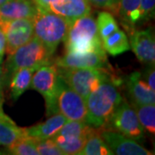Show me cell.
<instances>
[{"mask_svg": "<svg viewBox=\"0 0 155 155\" xmlns=\"http://www.w3.org/2000/svg\"><path fill=\"white\" fill-rule=\"evenodd\" d=\"M122 100L119 90L111 79L102 83L85 100V122L94 128L104 127Z\"/></svg>", "mask_w": 155, "mask_h": 155, "instance_id": "cell-1", "label": "cell"}, {"mask_svg": "<svg viewBox=\"0 0 155 155\" xmlns=\"http://www.w3.org/2000/svg\"><path fill=\"white\" fill-rule=\"evenodd\" d=\"M53 54L52 51L34 36L27 43L9 55L6 61L5 71L3 74L4 84L9 83L12 74L18 69L34 68L36 70L42 66L51 65Z\"/></svg>", "mask_w": 155, "mask_h": 155, "instance_id": "cell-2", "label": "cell"}, {"mask_svg": "<svg viewBox=\"0 0 155 155\" xmlns=\"http://www.w3.org/2000/svg\"><path fill=\"white\" fill-rule=\"evenodd\" d=\"M63 41L66 52L106 53L98 34L97 22L91 14L78 18L71 23Z\"/></svg>", "mask_w": 155, "mask_h": 155, "instance_id": "cell-3", "label": "cell"}, {"mask_svg": "<svg viewBox=\"0 0 155 155\" xmlns=\"http://www.w3.org/2000/svg\"><path fill=\"white\" fill-rule=\"evenodd\" d=\"M33 25L34 36L53 53L65 40L69 28V23L64 17L41 9H37Z\"/></svg>", "mask_w": 155, "mask_h": 155, "instance_id": "cell-4", "label": "cell"}, {"mask_svg": "<svg viewBox=\"0 0 155 155\" xmlns=\"http://www.w3.org/2000/svg\"><path fill=\"white\" fill-rule=\"evenodd\" d=\"M57 70L65 83L84 100H86L101 84L110 79L108 72L104 69L98 68L63 69L57 67Z\"/></svg>", "mask_w": 155, "mask_h": 155, "instance_id": "cell-5", "label": "cell"}, {"mask_svg": "<svg viewBox=\"0 0 155 155\" xmlns=\"http://www.w3.org/2000/svg\"><path fill=\"white\" fill-rule=\"evenodd\" d=\"M61 78L55 66H42L33 74L30 87L44 97L47 106V115L52 116L57 111V96Z\"/></svg>", "mask_w": 155, "mask_h": 155, "instance_id": "cell-6", "label": "cell"}, {"mask_svg": "<svg viewBox=\"0 0 155 155\" xmlns=\"http://www.w3.org/2000/svg\"><path fill=\"white\" fill-rule=\"evenodd\" d=\"M107 125L135 141L144 140V128L139 121L134 109L126 101L122 100Z\"/></svg>", "mask_w": 155, "mask_h": 155, "instance_id": "cell-7", "label": "cell"}, {"mask_svg": "<svg viewBox=\"0 0 155 155\" xmlns=\"http://www.w3.org/2000/svg\"><path fill=\"white\" fill-rule=\"evenodd\" d=\"M57 111L69 121L85 122V100L61 78L57 96Z\"/></svg>", "mask_w": 155, "mask_h": 155, "instance_id": "cell-8", "label": "cell"}, {"mask_svg": "<svg viewBox=\"0 0 155 155\" xmlns=\"http://www.w3.org/2000/svg\"><path fill=\"white\" fill-rule=\"evenodd\" d=\"M5 35V52L10 55L34 37L33 19L22 18L0 26Z\"/></svg>", "mask_w": 155, "mask_h": 155, "instance_id": "cell-9", "label": "cell"}, {"mask_svg": "<svg viewBox=\"0 0 155 155\" xmlns=\"http://www.w3.org/2000/svg\"><path fill=\"white\" fill-rule=\"evenodd\" d=\"M56 67L63 69L98 68L104 69L107 65L106 53L89 52H66V54L55 61Z\"/></svg>", "mask_w": 155, "mask_h": 155, "instance_id": "cell-10", "label": "cell"}, {"mask_svg": "<svg viewBox=\"0 0 155 155\" xmlns=\"http://www.w3.org/2000/svg\"><path fill=\"white\" fill-rule=\"evenodd\" d=\"M101 136L104 140L114 154L117 155H152L153 153L143 147L132 139L127 138L114 130H104Z\"/></svg>", "mask_w": 155, "mask_h": 155, "instance_id": "cell-11", "label": "cell"}, {"mask_svg": "<svg viewBox=\"0 0 155 155\" xmlns=\"http://www.w3.org/2000/svg\"><path fill=\"white\" fill-rule=\"evenodd\" d=\"M130 48L140 62L154 65L155 40L151 28L134 30L129 35Z\"/></svg>", "mask_w": 155, "mask_h": 155, "instance_id": "cell-12", "label": "cell"}, {"mask_svg": "<svg viewBox=\"0 0 155 155\" xmlns=\"http://www.w3.org/2000/svg\"><path fill=\"white\" fill-rule=\"evenodd\" d=\"M48 11L64 17L70 25L78 18L90 15L91 5L88 0H56Z\"/></svg>", "mask_w": 155, "mask_h": 155, "instance_id": "cell-13", "label": "cell"}, {"mask_svg": "<svg viewBox=\"0 0 155 155\" xmlns=\"http://www.w3.org/2000/svg\"><path fill=\"white\" fill-rule=\"evenodd\" d=\"M36 12L32 0H8L0 5V26L17 19H33Z\"/></svg>", "mask_w": 155, "mask_h": 155, "instance_id": "cell-14", "label": "cell"}, {"mask_svg": "<svg viewBox=\"0 0 155 155\" xmlns=\"http://www.w3.org/2000/svg\"><path fill=\"white\" fill-rule=\"evenodd\" d=\"M127 93L133 104H155V91L140 77V72H132L126 80Z\"/></svg>", "mask_w": 155, "mask_h": 155, "instance_id": "cell-15", "label": "cell"}, {"mask_svg": "<svg viewBox=\"0 0 155 155\" xmlns=\"http://www.w3.org/2000/svg\"><path fill=\"white\" fill-rule=\"evenodd\" d=\"M67 118L61 113H55L41 124L23 128L25 136L35 140L52 138L59 132L62 126L67 122Z\"/></svg>", "mask_w": 155, "mask_h": 155, "instance_id": "cell-16", "label": "cell"}, {"mask_svg": "<svg viewBox=\"0 0 155 155\" xmlns=\"http://www.w3.org/2000/svg\"><path fill=\"white\" fill-rule=\"evenodd\" d=\"M35 72L34 68H21L12 74L9 81L12 99L17 100L30 87Z\"/></svg>", "mask_w": 155, "mask_h": 155, "instance_id": "cell-17", "label": "cell"}, {"mask_svg": "<svg viewBox=\"0 0 155 155\" xmlns=\"http://www.w3.org/2000/svg\"><path fill=\"white\" fill-rule=\"evenodd\" d=\"M24 137L23 128L17 127L9 116L0 117V147H8Z\"/></svg>", "mask_w": 155, "mask_h": 155, "instance_id": "cell-18", "label": "cell"}, {"mask_svg": "<svg viewBox=\"0 0 155 155\" xmlns=\"http://www.w3.org/2000/svg\"><path fill=\"white\" fill-rule=\"evenodd\" d=\"M102 43L104 51L112 56L119 55L130 49L127 35L121 29H117L109 36L103 39Z\"/></svg>", "mask_w": 155, "mask_h": 155, "instance_id": "cell-19", "label": "cell"}, {"mask_svg": "<svg viewBox=\"0 0 155 155\" xmlns=\"http://www.w3.org/2000/svg\"><path fill=\"white\" fill-rule=\"evenodd\" d=\"M52 139L55 141L58 147L66 155L78 154L86 142L88 137L75 136V135H62L56 134Z\"/></svg>", "mask_w": 155, "mask_h": 155, "instance_id": "cell-20", "label": "cell"}, {"mask_svg": "<svg viewBox=\"0 0 155 155\" xmlns=\"http://www.w3.org/2000/svg\"><path fill=\"white\" fill-rule=\"evenodd\" d=\"M140 0H120L117 14L127 26H134L140 21Z\"/></svg>", "mask_w": 155, "mask_h": 155, "instance_id": "cell-21", "label": "cell"}, {"mask_svg": "<svg viewBox=\"0 0 155 155\" xmlns=\"http://www.w3.org/2000/svg\"><path fill=\"white\" fill-rule=\"evenodd\" d=\"M113 152L106 144L101 134L94 131L91 134L81 150L79 155H113Z\"/></svg>", "mask_w": 155, "mask_h": 155, "instance_id": "cell-22", "label": "cell"}, {"mask_svg": "<svg viewBox=\"0 0 155 155\" xmlns=\"http://www.w3.org/2000/svg\"><path fill=\"white\" fill-rule=\"evenodd\" d=\"M141 126L145 131L150 134H155V104H131Z\"/></svg>", "mask_w": 155, "mask_h": 155, "instance_id": "cell-23", "label": "cell"}, {"mask_svg": "<svg viewBox=\"0 0 155 155\" xmlns=\"http://www.w3.org/2000/svg\"><path fill=\"white\" fill-rule=\"evenodd\" d=\"M96 22L101 40L104 39L116 30L119 29L115 17L110 11H104L99 12Z\"/></svg>", "mask_w": 155, "mask_h": 155, "instance_id": "cell-24", "label": "cell"}, {"mask_svg": "<svg viewBox=\"0 0 155 155\" xmlns=\"http://www.w3.org/2000/svg\"><path fill=\"white\" fill-rule=\"evenodd\" d=\"M9 154L14 155H39L35 140L28 137L20 139L14 144L7 147Z\"/></svg>", "mask_w": 155, "mask_h": 155, "instance_id": "cell-25", "label": "cell"}, {"mask_svg": "<svg viewBox=\"0 0 155 155\" xmlns=\"http://www.w3.org/2000/svg\"><path fill=\"white\" fill-rule=\"evenodd\" d=\"M39 155H66L52 138L35 140Z\"/></svg>", "mask_w": 155, "mask_h": 155, "instance_id": "cell-26", "label": "cell"}, {"mask_svg": "<svg viewBox=\"0 0 155 155\" xmlns=\"http://www.w3.org/2000/svg\"><path fill=\"white\" fill-rule=\"evenodd\" d=\"M91 5L104 9L112 13H117L120 0H88Z\"/></svg>", "mask_w": 155, "mask_h": 155, "instance_id": "cell-27", "label": "cell"}, {"mask_svg": "<svg viewBox=\"0 0 155 155\" xmlns=\"http://www.w3.org/2000/svg\"><path fill=\"white\" fill-rule=\"evenodd\" d=\"M140 21H144L153 17L155 8V0H140Z\"/></svg>", "mask_w": 155, "mask_h": 155, "instance_id": "cell-28", "label": "cell"}, {"mask_svg": "<svg viewBox=\"0 0 155 155\" xmlns=\"http://www.w3.org/2000/svg\"><path fill=\"white\" fill-rule=\"evenodd\" d=\"M140 77L151 88L155 91L154 65H148L143 72H140Z\"/></svg>", "mask_w": 155, "mask_h": 155, "instance_id": "cell-29", "label": "cell"}, {"mask_svg": "<svg viewBox=\"0 0 155 155\" xmlns=\"http://www.w3.org/2000/svg\"><path fill=\"white\" fill-rule=\"evenodd\" d=\"M34 4L37 7V9L41 10H48V7L51 4L55 2L56 0H32Z\"/></svg>", "mask_w": 155, "mask_h": 155, "instance_id": "cell-30", "label": "cell"}, {"mask_svg": "<svg viewBox=\"0 0 155 155\" xmlns=\"http://www.w3.org/2000/svg\"><path fill=\"white\" fill-rule=\"evenodd\" d=\"M3 56L0 55V104L3 103V85L4 84V77H3V70H2V60H3Z\"/></svg>", "mask_w": 155, "mask_h": 155, "instance_id": "cell-31", "label": "cell"}, {"mask_svg": "<svg viewBox=\"0 0 155 155\" xmlns=\"http://www.w3.org/2000/svg\"><path fill=\"white\" fill-rule=\"evenodd\" d=\"M5 45H6V40L5 35L4 31L0 28V51L1 53L5 54Z\"/></svg>", "mask_w": 155, "mask_h": 155, "instance_id": "cell-32", "label": "cell"}, {"mask_svg": "<svg viewBox=\"0 0 155 155\" xmlns=\"http://www.w3.org/2000/svg\"><path fill=\"white\" fill-rule=\"evenodd\" d=\"M7 116L5 114V112L3 111V109H2V104H0V117H5Z\"/></svg>", "mask_w": 155, "mask_h": 155, "instance_id": "cell-33", "label": "cell"}, {"mask_svg": "<svg viewBox=\"0 0 155 155\" xmlns=\"http://www.w3.org/2000/svg\"><path fill=\"white\" fill-rule=\"evenodd\" d=\"M6 1H8V0H0V5H1L2 4H4V3H5Z\"/></svg>", "mask_w": 155, "mask_h": 155, "instance_id": "cell-34", "label": "cell"}, {"mask_svg": "<svg viewBox=\"0 0 155 155\" xmlns=\"http://www.w3.org/2000/svg\"><path fill=\"white\" fill-rule=\"evenodd\" d=\"M0 55H4V54H3V53H1V51H0Z\"/></svg>", "mask_w": 155, "mask_h": 155, "instance_id": "cell-35", "label": "cell"}]
</instances>
